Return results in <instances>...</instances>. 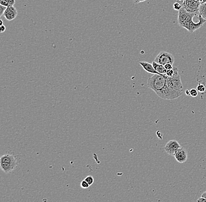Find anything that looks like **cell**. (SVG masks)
I'll return each mask as SVG.
<instances>
[{
  "label": "cell",
  "mask_w": 206,
  "mask_h": 202,
  "mask_svg": "<svg viewBox=\"0 0 206 202\" xmlns=\"http://www.w3.org/2000/svg\"><path fill=\"white\" fill-rule=\"evenodd\" d=\"M0 165L1 168L5 173H11L17 168L18 161L13 154H7L1 157Z\"/></svg>",
  "instance_id": "obj_2"
},
{
  "label": "cell",
  "mask_w": 206,
  "mask_h": 202,
  "mask_svg": "<svg viewBox=\"0 0 206 202\" xmlns=\"http://www.w3.org/2000/svg\"><path fill=\"white\" fill-rule=\"evenodd\" d=\"M189 14H190V13H188L183 7H182V8L179 10L178 20V23L180 27L186 20V18L189 15Z\"/></svg>",
  "instance_id": "obj_11"
},
{
  "label": "cell",
  "mask_w": 206,
  "mask_h": 202,
  "mask_svg": "<svg viewBox=\"0 0 206 202\" xmlns=\"http://www.w3.org/2000/svg\"><path fill=\"white\" fill-rule=\"evenodd\" d=\"M190 96H192L193 97H196L198 95V91L196 89L194 88L191 89L190 90Z\"/></svg>",
  "instance_id": "obj_16"
},
{
  "label": "cell",
  "mask_w": 206,
  "mask_h": 202,
  "mask_svg": "<svg viewBox=\"0 0 206 202\" xmlns=\"http://www.w3.org/2000/svg\"><path fill=\"white\" fill-rule=\"evenodd\" d=\"M84 180L89 183L90 186H91L93 183H94V178L91 175H89L87 176Z\"/></svg>",
  "instance_id": "obj_14"
},
{
  "label": "cell",
  "mask_w": 206,
  "mask_h": 202,
  "mask_svg": "<svg viewBox=\"0 0 206 202\" xmlns=\"http://www.w3.org/2000/svg\"><path fill=\"white\" fill-rule=\"evenodd\" d=\"M139 64L142 67L145 71L149 73L154 74H159L158 72L155 70L152 64L149 63L146 61H141L139 62Z\"/></svg>",
  "instance_id": "obj_10"
},
{
  "label": "cell",
  "mask_w": 206,
  "mask_h": 202,
  "mask_svg": "<svg viewBox=\"0 0 206 202\" xmlns=\"http://www.w3.org/2000/svg\"><path fill=\"white\" fill-rule=\"evenodd\" d=\"M3 25H4L3 24V20H0V26H2Z\"/></svg>",
  "instance_id": "obj_29"
},
{
  "label": "cell",
  "mask_w": 206,
  "mask_h": 202,
  "mask_svg": "<svg viewBox=\"0 0 206 202\" xmlns=\"http://www.w3.org/2000/svg\"><path fill=\"white\" fill-rule=\"evenodd\" d=\"M7 7H5V6H3L2 5H0V17L4 15L5 11H6V9H7Z\"/></svg>",
  "instance_id": "obj_19"
},
{
  "label": "cell",
  "mask_w": 206,
  "mask_h": 202,
  "mask_svg": "<svg viewBox=\"0 0 206 202\" xmlns=\"http://www.w3.org/2000/svg\"><path fill=\"white\" fill-rule=\"evenodd\" d=\"M174 157L177 161L179 163L182 164V163L185 162L187 161V158H188V154H187V152L185 148L181 147L176 152V153L174 155Z\"/></svg>",
  "instance_id": "obj_8"
},
{
  "label": "cell",
  "mask_w": 206,
  "mask_h": 202,
  "mask_svg": "<svg viewBox=\"0 0 206 202\" xmlns=\"http://www.w3.org/2000/svg\"><path fill=\"white\" fill-rule=\"evenodd\" d=\"M152 65L153 66V67L155 68V70L158 72L159 74H166L167 70H166L164 66L158 64L157 63H156L155 61H153L152 62Z\"/></svg>",
  "instance_id": "obj_12"
},
{
  "label": "cell",
  "mask_w": 206,
  "mask_h": 202,
  "mask_svg": "<svg viewBox=\"0 0 206 202\" xmlns=\"http://www.w3.org/2000/svg\"><path fill=\"white\" fill-rule=\"evenodd\" d=\"M201 3L196 0H184L182 7L190 13L198 12Z\"/></svg>",
  "instance_id": "obj_6"
},
{
  "label": "cell",
  "mask_w": 206,
  "mask_h": 202,
  "mask_svg": "<svg viewBox=\"0 0 206 202\" xmlns=\"http://www.w3.org/2000/svg\"><path fill=\"white\" fill-rule=\"evenodd\" d=\"M174 73H175V71H174V69H171V70H167L166 71V75L168 77H172L174 75Z\"/></svg>",
  "instance_id": "obj_18"
},
{
  "label": "cell",
  "mask_w": 206,
  "mask_h": 202,
  "mask_svg": "<svg viewBox=\"0 0 206 202\" xmlns=\"http://www.w3.org/2000/svg\"><path fill=\"white\" fill-rule=\"evenodd\" d=\"M186 94L188 96H190V90L189 89H186L185 91Z\"/></svg>",
  "instance_id": "obj_27"
},
{
  "label": "cell",
  "mask_w": 206,
  "mask_h": 202,
  "mask_svg": "<svg viewBox=\"0 0 206 202\" xmlns=\"http://www.w3.org/2000/svg\"><path fill=\"white\" fill-rule=\"evenodd\" d=\"M134 1V3L135 4H138V3H140V2H144V1H145L146 0H132Z\"/></svg>",
  "instance_id": "obj_26"
},
{
  "label": "cell",
  "mask_w": 206,
  "mask_h": 202,
  "mask_svg": "<svg viewBox=\"0 0 206 202\" xmlns=\"http://www.w3.org/2000/svg\"><path fill=\"white\" fill-rule=\"evenodd\" d=\"M196 1H199V2H200L201 4L203 2V0H196Z\"/></svg>",
  "instance_id": "obj_30"
},
{
  "label": "cell",
  "mask_w": 206,
  "mask_h": 202,
  "mask_svg": "<svg viewBox=\"0 0 206 202\" xmlns=\"http://www.w3.org/2000/svg\"><path fill=\"white\" fill-rule=\"evenodd\" d=\"M206 0H203V2L201 3V4H203V3H206Z\"/></svg>",
  "instance_id": "obj_31"
},
{
  "label": "cell",
  "mask_w": 206,
  "mask_h": 202,
  "mask_svg": "<svg viewBox=\"0 0 206 202\" xmlns=\"http://www.w3.org/2000/svg\"><path fill=\"white\" fill-rule=\"evenodd\" d=\"M18 15V11L14 6H9L7 8L4 16L8 21H11L16 18Z\"/></svg>",
  "instance_id": "obj_9"
},
{
  "label": "cell",
  "mask_w": 206,
  "mask_h": 202,
  "mask_svg": "<svg viewBox=\"0 0 206 202\" xmlns=\"http://www.w3.org/2000/svg\"><path fill=\"white\" fill-rule=\"evenodd\" d=\"M147 85L149 88L158 94L167 85L166 74H153L149 78Z\"/></svg>",
  "instance_id": "obj_1"
},
{
  "label": "cell",
  "mask_w": 206,
  "mask_h": 202,
  "mask_svg": "<svg viewBox=\"0 0 206 202\" xmlns=\"http://www.w3.org/2000/svg\"><path fill=\"white\" fill-rule=\"evenodd\" d=\"M80 186H81V187L83 189L88 188L89 186H90L89 185V183L86 182L84 179L83 181L82 182H81Z\"/></svg>",
  "instance_id": "obj_17"
},
{
  "label": "cell",
  "mask_w": 206,
  "mask_h": 202,
  "mask_svg": "<svg viewBox=\"0 0 206 202\" xmlns=\"http://www.w3.org/2000/svg\"><path fill=\"white\" fill-rule=\"evenodd\" d=\"M197 202H206V199L204 198V197H201L200 198L197 199Z\"/></svg>",
  "instance_id": "obj_25"
},
{
  "label": "cell",
  "mask_w": 206,
  "mask_h": 202,
  "mask_svg": "<svg viewBox=\"0 0 206 202\" xmlns=\"http://www.w3.org/2000/svg\"><path fill=\"white\" fill-rule=\"evenodd\" d=\"M199 12L200 15L206 20V2L200 4Z\"/></svg>",
  "instance_id": "obj_13"
},
{
  "label": "cell",
  "mask_w": 206,
  "mask_h": 202,
  "mask_svg": "<svg viewBox=\"0 0 206 202\" xmlns=\"http://www.w3.org/2000/svg\"><path fill=\"white\" fill-rule=\"evenodd\" d=\"M0 5H2L5 7H8V4L7 0H0Z\"/></svg>",
  "instance_id": "obj_21"
},
{
  "label": "cell",
  "mask_w": 206,
  "mask_h": 202,
  "mask_svg": "<svg viewBox=\"0 0 206 202\" xmlns=\"http://www.w3.org/2000/svg\"><path fill=\"white\" fill-rule=\"evenodd\" d=\"M175 73L172 77H168L166 75V82L168 87L173 89L180 94H182L183 90V84L181 80L180 75L179 74V69L176 67H173Z\"/></svg>",
  "instance_id": "obj_4"
},
{
  "label": "cell",
  "mask_w": 206,
  "mask_h": 202,
  "mask_svg": "<svg viewBox=\"0 0 206 202\" xmlns=\"http://www.w3.org/2000/svg\"><path fill=\"white\" fill-rule=\"evenodd\" d=\"M6 31V27H5V25H2L0 27V32L1 33H4L5 31Z\"/></svg>",
  "instance_id": "obj_24"
},
{
  "label": "cell",
  "mask_w": 206,
  "mask_h": 202,
  "mask_svg": "<svg viewBox=\"0 0 206 202\" xmlns=\"http://www.w3.org/2000/svg\"><path fill=\"white\" fill-rule=\"evenodd\" d=\"M179 1H182V0H179Z\"/></svg>",
  "instance_id": "obj_32"
},
{
  "label": "cell",
  "mask_w": 206,
  "mask_h": 202,
  "mask_svg": "<svg viewBox=\"0 0 206 202\" xmlns=\"http://www.w3.org/2000/svg\"><path fill=\"white\" fill-rule=\"evenodd\" d=\"M198 12L193 13H190L189 15L187 16L184 22L180 25V27H184L188 31H189L190 33H193L194 31H196L197 29H199L200 27H201L203 24L206 22L205 20L201 15L200 18V20L197 22H194L193 20V18L197 14Z\"/></svg>",
  "instance_id": "obj_3"
},
{
  "label": "cell",
  "mask_w": 206,
  "mask_h": 202,
  "mask_svg": "<svg viewBox=\"0 0 206 202\" xmlns=\"http://www.w3.org/2000/svg\"><path fill=\"white\" fill-rule=\"evenodd\" d=\"M201 197L206 199V192H203V193L201 194Z\"/></svg>",
  "instance_id": "obj_28"
},
{
  "label": "cell",
  "mask_w": 206,
  "mask_h": 202,
  "mask_svg": "<svg viewBox=\"0 0 206 202\" xmlns=\"http://www.w3.org/2000/svg\"><path fill=\"white\" fill-rule=\"evenodd\" d=\"M182 6L178 2H175L173 4V8H174L175 10L179 11L182 8Z\"/></svg>",
  "instance_id": "obj_20"
},
{
  "label": "cell",
  "mask_w": 206,
  "mask_h": 202,
  "mask_svg": "<svg viewBox=\"0 0 206 202\" xmlns=\"http://www.w3.org/2000/svg\"><path fill=\"white\" fill-rule=\"evenodd\" d=\"M8 7L9 6H14L15 4V0H7Z\"/></svg>",
  "instance_id": "obj_22"
},
{
  "label": "cell",
  "mask_w": 206,
  "mask_h": 202,
  "mask_svg": "<svg viewBox=\"0 0 206 202\" xmlns=\"http://www.w3.org/2000/svg\"><path fill=\"white\" fill-rule=\"evenodd\" d=\"M181 147L179 142L175 140H172L167 142L165 146V151L169 155L174 156L176 152Z\"/></svg>",
  "instance_id": "obj_7"
},
{
  "label": "cell",
  "mask_w": 206,
  "mask_h": 202,
  "mask_svg": "<svg viewBox=\"0 0 206 202\" xmlns=\"http://www.w3.org/2000/svg\"><path fill=\"white\" fill-rule=\"evenodd\" d=\"M164 67H165L166 70H171V69H173V65L171 64H165V66H164Z\"/></svg>",
  "instance_id": "obj_23"
},
{
  "label": "cell",
  "mask_w": 206,
  "mask_h": 202,
  "mask_svg": "<svg viewBox=\"0 0 206 202\" xmlns=\"http://www.w3.org/2000/svg\"><path fill=\"white\" fill-rule=\"evenodd\" d=\"M154 61L163 66H165L166 64H171L173 65L175 61V58L174 56L170 53L160 52L155 57Z\"/></svg>",
  "instance_id": "obj_5"
},
{
  "label": "cell",
  "mask_w": 206,
  "mask_h": 202,
  "mask_svg": "<svg viewBox=\"0 0 206 202\" xmlns=\"http://www.w3.org/2000/svg\"><path fill=\"white\" fill-rule=\"evenodd\" d=\"M197 91H199L200 93H203V92H205L206 87H205V86L203 84H199L197 85Z\"/></svg>",
  "instance_id": "obj_15"
}]
</instances>
